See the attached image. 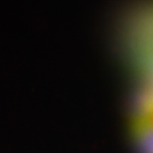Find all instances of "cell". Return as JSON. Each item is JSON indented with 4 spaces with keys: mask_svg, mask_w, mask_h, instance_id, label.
<instances>
[{
    "mask_svg": "<svg viewBox=\"0 0 153 153\" xmlns=\"http://www.w3.org/2000/svg\"><path fill=\"white\" fill-rule=\"evenodd\" d=\"M149 97L151 99V100H152V105H153V86L152 88V92H150V96H149Z\"/></svg>",
    "mask_w": 153,
    "mask_h": 153,
    "instance_id": "6da1fadb",
    "label": "cell"
}]
</instances>
